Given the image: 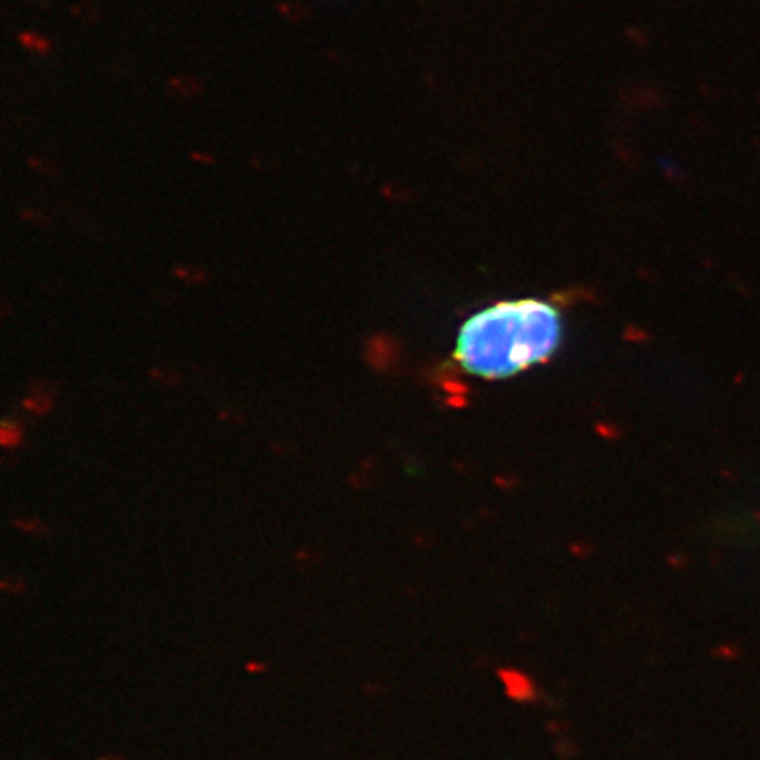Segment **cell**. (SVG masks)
<instances>
[{
    "mask_svg": "<svg viewBox=\"0 0 760 760\" xmlns=\"http://www.w3.org/2000/svg\"><path fill=\"white\" fill-rule=\"evenodd\" d=\"M561 340V315L539 300L502 301L477 311L458 333L454 359L482 379L512 377L542 363Z\"/></svg>",
    "mask_w": 760,
    "mask_h": 760,
    "instance_id": "obj_1",
    "label": "cell"
},
{
    "mask_svg": "<svg viewBox=\"0 0 760 760\" xmlns=\"http://www.w3.org/2000/svg\"><path fill=\"white\" fill-rule=\"evenodd\" d=\"M500 680L505 684L507 695L518 703H532L535 699V684L525 673L516 669L498 670Z\"/></svg>",
    "mask_w": 760,
    "mask_h": 760,
    "instance_id": "obj_2",
    "label": "cell"
},
{
    "mask_svg": "<svg viewBox=\"0 0 760 760\" xmlns=\"http://www.w3.org/2000/svg\"><path fill=\"white\" fill-rule=\"evenodd\" d=\"M23 438V430L18 424V421L4 419L0 426V442L4 447H16Z\"/></svg>",
    "mask_w": 760,
    "mask_h": 760,
    "instance_id": "obj_3",
    "label": "cell"
},
{
    "mask_svg": "<svg viewBox=\"0 0 760 760\" xmlns=\"http://www.w3.org/2000/svg\"><path fill=\"white\" fill-rule=\"evenodd\" d=\"M25 407H29V410H32V412H36V414H44L53 407V402L48 400L44 393L43 395L37 393V395L29 396V398L25 400Z\"/></svg>",
    "mask_w": 760,
    "mask_h": 760,
    "instance_id": "obj_4",
    "label": "cell"
}]
</instances>
